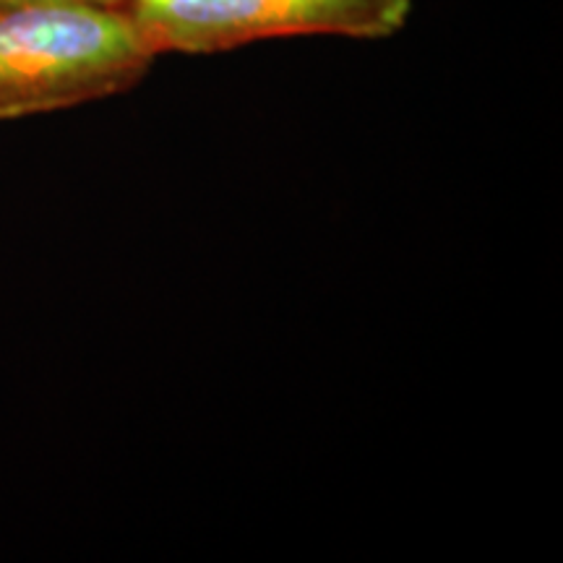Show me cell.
<instances>
[{"mask_svg": "<svg viewBox=\"0 0 563 563\" xmlns=\"http://www.w3.org/2000/svg\"><path fill=\"white\" fill-rule=\"evenodd\" d=\"M157 51L129 5L0 9V121L108 100L141 84Z\"/></svg>", "mask_w": 563, "mask_h": 563, "instance_id": "cell-1", "label": "cell"}, {"mask_svg": "<svg viewBox=\"0 0 563 563\" xmlns=\"http://www.w3.org/2000/svg\"><path fill=\"white\" fill-rule=\"evenodd\" d=\"M125 5L157 55H214L306 34L386 40L402 30L412 11V0H125Z\"/></svg>", "mask_w": 563, "mask_h": 563, "instance_id": "cell-2", "label": "cell"}, {"mask_svg": "<svg viewBox=\"0 0 563 563\" xmlns=\"http://www.w3.org/2000/svg\"><path fill=\"white\" fill-rule=\"evenodd\" d=\"M30 3H110V5H125V0H0L3 5H30Z\"/></svg>", "mask_w": 563, "mask_h": 563, "instance_id": "cell-3", "label": "cell"}]
</instances>
